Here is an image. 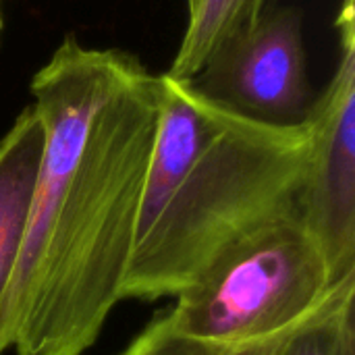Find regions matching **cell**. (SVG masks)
Instances as JSON below:
<instances>
[{"label": "cell", "mask_w": 355, "mask_h": 355, "mask_svg": "<svg viewBox=\"0 0 355 355\" xmlns=\"http://www.w3.org/2000/svg\"><path fill=\"white\" fill-rule=\"evenodd\" d=\"M44 125L0 354L83 355L123 300L160 121L162 77L67 35L31 79Z\"/></svg>", "instance_id": "cell-1"}, {"label": "cell", "mask_w": 355, "mask_h": 355, "mask_svg": "<svg viewBox=\"0 0 355 355\" xmlns=\"http://www.w3.org/2000/svg\"><path fill=\"white\" fill-rule=\"evenodd\" d=\"M160 77V121L123 300L177 297L233 241L300 216L308 123H258L212 102L193 81Z\"/></svg>", "instance_id": "cell-2"}, {"label": "cell", "mask_w": 355, "mask_h": 355, "mask_svg": "<svg viewBox=\"0 0 355 355\" xmlns=\"http://www.w3.org/2000/svg\"><path fill=\"white\" fill-rule=\"evenodd\" d=\"M300 216L266 223L225 248L166 310L193 341L248 345L295 331L347 283Z\"/></svg>", "instance_id": "cell-3"}, {"label": "cell", "mask_w": 355, "mask_h": 355, "mask_svg": "<svg viewBox=\"0 0 355 355\" xmlns=\"http://www.w3.org/2000/svg\"><path fill=\"white\" fill-rule=\"evenodd\" d=\"M355 0L337 17L339 60L306 119L310 148L300 216L322 245L335 281L355 279Z\"/></svg>", "instance_id": "cell-4"}, {"label": "cell", "mask_w": 355, "mask_h": 355, "mask_svg": "<svg viewBox=\"0 0 355 355\" xmlns=\"http://www.w3.org/2000/svg\"><path fill=\"white\" fill-rule=\"evenodd\" d=\"M193 85L245 119L279 127L306 123L316 94L308 77L300 12H264L248 33L206 62Z\"/></svg>", "instance_id": "cell-5"}, {"label": "cell", "mask_w": 355, "mask_h": 355, "mask_svg": "<svg viewBox=\"0 0 355 355\" xmlns=\"http://www.w3.org/2000/svg\"><path fill=\"white\" fill-rule=\"evenodd\" d=\"M42 154L44 125L27 106L0 139V308L27 233Z\"/></svg>", "instance_id": "cell-6"}, {"label": "cell", "mask_w": 355, "mask_h": 355, "mask_svg": "<svg viewBox=\"0 0 355 355\" xmlns=\"http://www.w3.org/2000/svg\"><path fill=\"white\" fill-rule=\"evenodd\" d=\"M266 0H187V23L166 75L193 81L206 62L231 40L248 33Z\"/></svg>", "instance_id": "cell-7"}, {"label": "cell", "mask_w": 355, "mask_h": 355, "mask_svg": "<svg viewBox=\"0 0 355 355\" xmlns=\"http://www.w3.org/2000/svg\"><path fill=\"white\" fill-rule=\"evenodd\" d=\"M354 300L355 281H352L295 329L275 355H355Z\"/></svg>", "instance_id": "cell-8"}, {"label": "cell", "mask_w": 355, "mask_h": 355, "mask_svg": "<svg viewBox=\"0 0 355 355\" xmlns=\"http://www.w3.org/2000/svg\"><path fill=\"white\" fill-rule=\"evenodd\" d=\"M291 333H285L266 341H258V343H248V345L202 343V341H193L177 333L164 310L158 316H154L150 324L119 355H275L279 345Z\"/></svg>", "instance_id": "cell-9"}, {"label": "cell", "mask_w": 355, "mask_h": 355, "mask_svg": "<svg viewBox=\"0 0 355 355\" xmlns=\"http://www.w3.org/2000/svg\"><path fill=\"white\" fill-rule=\"evenodd\" d=\"M0 355H2V354H0Z\"/></svg>", "instance_id": "cell-10"}]
</instances>
